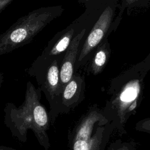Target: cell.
I'll list each match as a JSON object with an SVG mask.
<instances>
[{
	"label": "cell",
	"instance_id": "1",
	"mask_svg": "<svg viewBox=\"0 0 150 150\" xmlns=\"http://www.w3.org/2000/svg\"><path fill=\"white\" fill-rule=\"evenodd\" d=\"M150 70L144 60L125 70L110 81L109 98L103 108L120 135L126 134V124L141 106L145 79Z\"/></svg>",
	"mask_w": 150,
	"mask_h": 150
},
{
	"label": "cell",
	"instance_id": "2",
	"mask_svg": "<svg viewBox=\"0 0 150 150\" xmlns=\"http://www.w3.org/2000/svg\"><path fill=\"white\" fill-rule=\"evenodd\" d=\"M42 92L28 81L22 104L19 107L12 103L5 104L4 123L12 135L22 143L27 141L28 131L32 130L39 144L48 150L51 145L47 131L51 124L49 114L40 102Z\"/></svg>",
	"mask_w": 150,
	"mask_h": 150
},
{
	"label": "cell",
	"instance_id": "3",
	"mask_svg": "<svg viewBox=\"0 0 150 150\" xmlns=\"http://www.w3.org/2000/svg\"><path fill=\"white\" fill-rule=\"evenodd\" d=\"M78 3L85 7V11L73 22L75 35L83 29L86 31L75 69L88 62L98 45L117 28L114 21L118 6V0H79Z\"/></svg>",
	"mask_w": 150,
	"mask_h": 150
},
{
	"label": "cell",
	"instance_id": "4",
	"mask_svg": "<svg viewBox=\"0 0 150 150\" xmlns=\"http://www.w3.org/2000/svg\"><path fill=\"white\" fill-rule=\"evenodd\" d=\"M112 122L97 104L89 107L69 131L68 150H106L112 131Z\"/></svg>",
	"mask_w": 150,
	"mask_h": 150
},
{
	"label": "cell",
	"instance_id": "5",
	"mask_svg": "<svg viewBox=\"0 0 150 150\" xmlns=\"http://www.w3.org/2000/svg\"><path fill=\"white\" fill-rule=\"evenodd\" d=\"M61 5L43 6L19 18L0 35V56L30 43L48 24L63 13Z\"/></svg>",
	"mask_w": 150,
	"mask_h": 150
},
{
	"label": "cell",
	"instance_id": "6",
	"mask_svg": "<svg viewBox=\"0 0 150 150\" xmlns=\"http://www.w3.org/2000/svg\"><path fill=\"white\" fill-rule=\"evenodd\" d=\"M63 57H46L39 55L28 70V73L36 80L49 104V114L52 125L56 119V111L62 91L60 67Z\"/></svg>",
	"mask_w": 150,
	"mask_h": 150
},
{
	"label": "cell",
	"instance_id": "7",
	"mask_svg": "<svg viewBox=\"0 0 150 150\" xmlns=\"http://www.w3.org/2000/svg\"><path fill=\"white\" fill-rule=\"evenodd\" d=\"M85 88L84 76L74 73L62 88L56 111V118L60 114L70 112L84 100Z\"/></svg>",
	"mask_w": 150,
	"mask_h": 150
},
{
	"label": "cell",
	"instance_id": "8",
	"mask_svg": "<svg viewBox=\"0 0 150 150\" xmlns=\"http://www.w3.org/2000/svg\"><path fill=\"white\" fill-rule=\"evenodd\" d=\"M86 30L82 29L76 34L66 50L60 67V78L62 90L74 74L75 66L81 49V43Z\"/></svg>",
	"mask_w": 150,
	"mask_h": 150
},
{
	"label": "cell",
	"instance_id": "9",
	"mask_svg": "<svg viewBox=\"0 0 150 150\" xmlns=\"http://www.w3.org/2000/svg\"><path fill=\"white\" fill-rule=\"evenodd\" d=\"M74 36L75 28L72 22L65 29L57 32L48 42L40 55L46 57L64 56Z\"/></svg>",
	"mask_w": 150,
	"mask_h": 150
},
{
	"label": "cell",
	"instance_id": "10",
	"mask_svg": "<svg viewBox=\"0 0 150 150\" xmlns=\"http://www.w3.org/2000/svg\"><path fill=\"white\" fill-rule=\"evenodd\" d=\"M111 52L110 43L107 37L98 45L94 52L89 60L87 71L95 76L101 73L109 60Z\"/></svg>",
	"mask_w": 150,
	"mask_h": 150
},
{
	"label": "cell",
	"instance_id": "11",
	"mask_svg": "<svg viewBox=\"0 0 150 150\" xmlns=\"http://www.w3.org/2000/svg\"><path fill=\"white\" fill-rule=\"evenodd\" d=\"M120 1L118 3V15L115 19V23L117 26L120 23L122 15L124 11L127 9L129 11L134 8L146 7L150 5V0H118Z\"/></svg>",
	"mask_w": 150,
	"mask_h": 150
},
{
	"label": "cell",
	"instance_id": "12",
	"mask_svg": "<svg viewBox=\"0 0 150 150\" xmlns=\"http://www.w3.org/2000/svg\"><path fill=\"white\" fill-rule=\"evenodd\" d=\"M106 150H137V146L134 142L118 139L111 142L107 147Z\"/></svg>",
	"mask_w": 150,
	"mask_h": 150
},
{
	"label": "cell",
	"instance_id": "13",
	"mask_svg": "<svg viewBox=\"0 0 150 150\" xmlns=\"http://www.w3.org/2000/svg\"><path fill=\"white\" fill-rule=\"evenodd\" d=\"M136 131L150 134V117L138 121L135 126Z\"/></svg>",
	"mask_w": 150,
	"mask_h": 150
},
{
	"label": "cell",
	"instance_id": "14",
	"mask_svg": "<svg viewBox=\"0 0 150 150\" xmlns=\"http://www.w3.org/2000/svg\"><path fill=\"white\" fill-rule=\"evenodd\" d=\"M13 1V0H0V13L11 5Z\"/></svg>",
	"mask_w": 150,
	"mask_h": 150
},
{
	"label": "cell",
	"instance_id": "15",
	"mask_svg": "<svg viewBox=\"0 0 150 150\" xmlns=\"http://www.w3.org/2000/svg\"><path fill=\"white\" fill-rule=\"evenodd\" d=\"M144 62L146 64V65L150 69V53L148 55V56L144 60Z\"/></svg>",
	"mask_w": 150,
	"mask_h": 150
},
{
	"label": "cell",
	"instance_id": "16",
	"mask_svg": "<svg viewBox=\"0 0 150 150\" xmlns=\"http://www.w3.org/2000/svg\"><path fill=\"white\" fill-rule=\"evenodd\" d=\"M0 150H17L13 148L9 147L4 145H1L0 146Z\"/></svg>",
	"mask_w": 150,
	"mask_h": 150
},
{
	"label": "cell",
	"instance_id": "17",
	"mask_svg": "<svg viewBox=\"0 0 150 150\" xmlns=\"http://www.w3.org/2000/svg\"><path fill=\"white\" fill-rule=\"evenodd\" d=\"M4 80V74L2 72H0V88L2 86V84H3Z\"/></svg>",
	"mask_w": 150,
	"mask_h": 150
}]
</instances>
